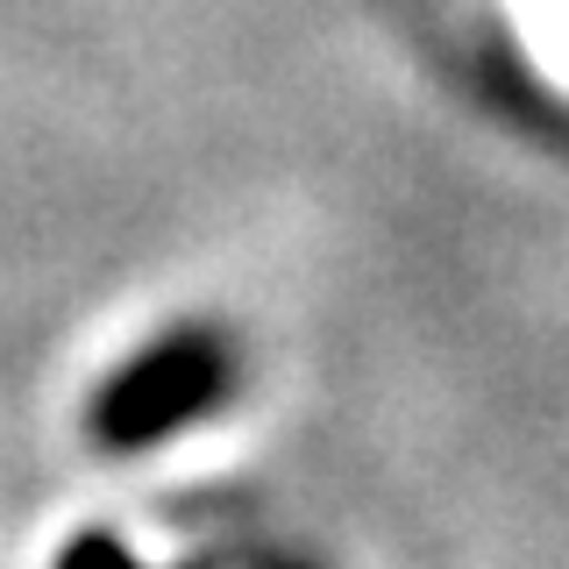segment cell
<instances>
[{
	"label": "cell",
	"instance_id": "obj_1",
	"mask_svg": "<svg viewBox=\"0 0 569 569\" xmlns=\"http://www.w3.org/2000/svg\"><path fill=\"white\" fill-rule=\"evenodd\" d=\"M207 391V378H200V356H150L142 370H129L114 391H107V413H100V427L107 435H121V441H142V435H157L164 420H178L192 399Z\"/></svg>",
	"mask_w": 569,
	"mask_h": 569
},
{
	"label": "cell",
	"instance_id": "obj_2",
	"mask_svg": "<svg viewBox=\"0 0 569 569\" xmlns=\"http://www.w3.org/2000/svg\"><path fill=\"white\" fill-rule=\"evenodd\" d=\"M64 569H129V562H121V556H114V548H100V541H86V548H79V556H71Z\"/></svg>",
	"mask_w": 569,
	"mask_h": 569
}]
</instances>
